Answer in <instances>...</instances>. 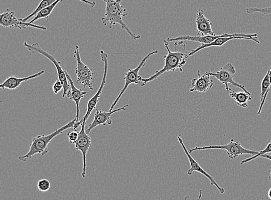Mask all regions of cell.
Returning a JSON list of instances; mask_svg holds the SVG:
<instances>
[{
  "instance_id": "cell-5",
  "label": "cell",
  "mask_w": 271,
  "mask_h": 200,
  "mask_svg": "<svg viewBox=\"0 0 271 200\" xmlns=\"http://www.w3.org/2000/svg\"><path fill=\"white\" fill-rule=\"evenodd\" d=\"M158 54H159V51L158 50L150 53V54L145 56L142 60V61L140 63L139 66L136 68L135 69L132 70L128 69V72L125 73L124 78L125 84L123 88L121 90L119 96H117L116 100L113 102V103L111 105V107H110L109 109V111L113 110V108L116 106V105L117 104L118 102H119L120 98L123 96V94L126 91L129 85L137 84L141 87L145 86L144 83L142 81L143 77L139 75V72L143 67L146 65L147 60L151 58L152 55Z\"/></svg>"
},
{
  "instance_id": "cell-8",
  "label": "cell",
  "mask_w": 271,
  "mask_h": 200,
  "mask_svg": "<svg viewBox=\"0 0 271 200\" xmlns=\"http://www.w3.org/2000/svg\"><path fill=\"white\" fill-rule=\"evenodd\" d=\"M234 39H243V40H249L254 41L255 43L258 44H260L258 38L257 34H245V33H235L231 34V35H228V34H224V35H221V36L218 39H216L212 43L208 44L200 45L196 50H194L192 51L189 52L188 56H187V59L196 54V53L200 51L203 50L204 48L209 47H220L223 45L226 44L228 41Z\"/></svg>"
},
{
  "instance_id": "cell-29",
  "label": "cell",
  "mask_w": 271,
  "mask_h": 200,
  "mask_svg": "<svg viewBox=\"0 0 271 200\" xmlns=\"http://www.w3.org/2000/svg\"><path fill=\"white\" fill-rule=\"evenodd\" d=\"M202 192H203V190H202V189H201L200 190L199 195H198V197L196 200H201V199L202 195ZM184 200H192V199H191L189 196H186V197H185Z\"/></svg>"
},
{
  "instance_id": "cell-3",
  "label": "cell",
  "mask_w": 271,
  "mask_h": 200,
  "mask_svg": "<svg viewBox=\"0 0 271 200\" xmlns=\"http://www.w3.org/2000/svg\"><path fill=\"white\" fill-rule=\"evenodd\" d=\"M123 0H104L105 3L104 17L101 19L102 24L109 28L116 24H119L122 29L126 32L133 40L140 39L141 36L133 33L123 22V18L127 16V11L121 3Z\"/></svg>"
},
{
  "instance_id": "cell-2",
  "label": "cell",
  "mask_w": 271,
  "mask_h": 200,
  "mask_svg": "<svg viewBox=\"0 0 271 200\" xmlns=\"http://www.w3.org/2000/svg\"><path fill=\"white\" fill-rule=\"evenodd\" d=\"M82 118L78 122H76L75 118L50 134L38 135L37 137H34L31 144H30V148L28 153L26 154L25 155L19 156L18 157L19 160L24 162L28 161L29 160L31 159L36 154H40L42 156H45V154L48 153V146L49 143L51 142L53 138L56 136L62 134L64 131L69 129L70 128H73L75 130H76L79 126H82Z\"/></svg>"
},
{
  "instance_id": "cell-24",
  "label": "cell",
  "mask_w": 271,
  "mask_h": 200,
  "mask_svg": "<svg viewBox=\"0 0 271 200\" xmlns=\"http://www.w3.org/2000/svg\"><path fill=\"white\" fill-rule=\"evenodd\" d=\"M246 13L249 14L254 13H261L264 15H271V7L263 8V9H258V8H249L247 9Z\"/></svg>"
},
{
  "instance_id": "cell-15",
  "label": "cell",
  "mask_w": 271,
  "mask_h": 200,
  "mask_svg": "<svg viewBox=\"0 0 271 200\" xmlns=\"http://www.w3.org/2000/svg\"><path fill=\"white\" fill-rule=\"evenodd\" d=\"M198 78L192 80V88L190 89V92H198L205 93L211 89L213 86V81L208 72L203 75H201L200 71H197Z\"/></svg>"
},
{
  "instance_id": "cell-18",
  "label": "cell",
  "mask_w": 271,
  "mask_h": 200,
  "mask_svg": "<svg viewBox=\"0 0 271 200\" xmlns=\"http://www.w3.org/2000/svg\"><path fill=\"white\" fill-rule=\"evenodd\" d=\"M44 73V71H41L35 74L24 78H19L15 76V75H11V76L8 77L2 84L0 85V88L3 89L15 90L18 88L22 84V83L30 80V79L36 78Z\"/></svg>"
},
{
  "instance_id": "cell-14",
  "label": "cell",
  "mask_w": 271,
  "mask_h": 200,
  "mask_svg": "<svg viewBox=\"0 0 271 200\" xmlns=\"http://www.w3.org/2000/svg\"><path fill=\"white\" fill-rule=\"evenodd\" d=\"M128 107V105H125L124 106L122 107L114 110L105 112L102 111L101 109H97L96 112L95 113L94 118L92 123L89 124L88 129L86 131L87 134H89L91 130H93L94 128L98 126H106L108 124L110 125L112 123L110 117L117 112L120 111H125L127 108Z\"/></svg>"
},
{
  "instance_id": "cell-1",
  "label": "cell",
  "mask_w": 271,
  "mask_h": 200,
  "mask_svg": "<svg viewBox=\"0 0 271 200\" xmlns=\"http://www.w3.org/2000/svg\"><path fill=\"white\" fill-rule=\"evenodd\" d=\"M163 43L168 52L167 55L164 57V66L162 69L156 71V73L150 78H143L142 81L145 85L148 82L155 80L166 72L175 71L177 69L183 71L182 67L186 63L187 56L189 53L186 51V45L183 41H177L174 44L175 51L172 52L169 48V41L165 40Z\"/></svg>"
},
{
  "instance_id": "cell-13",
  "label": "cell",
  "mask_w": 271,
  "mask_h": 200,
  "mask_svg": "<svg viewBox=\"0 0 271 200\" xmlns=\"http://www.w3.org/2000/svg\"><path fill=\"white\" fill-rule=\"evenodd\" d=\"M178 139L179 142L180 143V144L182 146L183 150H184L186 155L187 157H188L190 162L191 167L188 171V172H187L188 173V174L189 176L192 175L194 171L200 172L201 173V174L207 177V178L210 180V182H211V185L215 186L217 189H218L221 194H224L225 192L224 188H221L220 186H219L218 183H217L215 179L213 178V177L211 175H209L207 172H206L205 169L202 168L201 166L198 164L195 160H194V158L192 156H191L190 153L189 152V150L187 149L186 146L184 144V143H183L181 134L178 136Z\"/></svg>"
},
{
  "instance_id": "cell-17",
  "label": "cell",
  "mask_w": 271,
  "mask_h": 200,
  "mask_svg": "<svg viewBox=\"0 0 271 200\" xmlns=\"http://www.w3.org/2000/svg\"><path fill=\"white\" fill-rule=\"evenodd\" d=\"M65 72H66V76L71 86V89L69 91H68L67 94V96L68 98H69L70 100H73L76 104V122H78L79 121V119L80 115V102H81L84 96H85L86 94H87V92L83 91V90H82V89H78L77 88H76L74 84V81L73 80H72V79L71 78L69 74H68L66 71H65Z\"/></svg>"
},
{
  "instance_id": "cell-22",
  "label": "cell",
  "mask_w": 271,
  "mask_h": 200,
  "mask_svg": "<svg viewBox=\"0 0 271 200\" xmlns=\"http://www.w3.org/2000/svg\"><path fill=\"white\" fill-rule=\"evenodd\" d=\"M57 0H42L39 4V5L37 7V9L33 11V12L29 15V16L23 19V22L28 23L30 19L36 16V15L40 12L41 10L47 8L49 6L53 5V3L56 2Z\"/></svg>"
},
{
  "instance_id": "cell-25",
  "label": "cell",
  "mask_w": 271,
  "mask_h": 200,
  "mask_svg": "<svg viewBox=\"0 0 271 200\" xmlns=\"http://www.w3.org/2000/svg\"><path fill=\"white\" fill-rule=\"evenodd\" d=\"M51 184L47 179H42L37 183V188L41 192H47L50 189Z\"/></svg>"
},
{
  "instance_id": "cell-21",
  "label": "cell",
  "mask_w": 271,
  "mask_h": 200,
  "mask_svg": "<svg viewBox=\"0 0 271 200\" xmlns=\"http://www.w3.org/2000/svg\"><path fill=\"white\" fill-rule=\"evenodd\" d=\"M62 1L63 0H57V1L53 3L51 6H49L47 8H45V9L40 11V12L34 17L32 21H30L28 23H29L30 24H34V22L39 20L40 19H46V20H47V19L49 18V15H50L52 13L53 10L55 9V8L57 6V5H58L60 2H62Z\"/></svg>"
},
{
  "instance_id": "cell-23",
  "label": "cell",
  "mask_w": 271,
  "mask_h": 200,
  "mask_svg": "<svg viewBox=\"0 0 271 200\" xmlns=\"http://www.w3.org/2000/svg\"><path fill=\"white\" fill-rule=\"evenodd\" d=\"M271 153V142L269 143L267 145L266 148L264 150L259 151V152H258V153L256 154V155L253 156L250 158H246V159L245 160H242L241 161V163H240V164L242 165L243 164L246 163H247V162L253 160L255 159V158H256L257 157H264L267 158V159L271 160V156L269 155V154H267V153Z\"/></svg>"
},
{
  "instance_id": "cell-7",
  "label": "cell",
  "mask_w": 271,
  "mask_h": 200,
  "mask_svg": "<svg viewBox=\"0 0 271 200\" xmlns=\"http://www.w3.org/2000/svg\"><path fill=\"white\" fill-rule=\"evenodd\" d=\"M74 54V56L77 61V66L75 69L76 82L84 86V88H87L91 90H93L92 83L94 80L93 69L87 66L82 61L79 46H76Z\"/></svg>"
},
{
  "instance_id": "cell-11",
  "label": "cell",
  "mask_w": 271,
  "mask_h": 200,
  "mask_svg": "<svg viewBox=\"0 0 271 200\" xmlns=\"http://www.w3.org/2000/svg\"><path fill=\"white\" fill-rule=\"evenodd\" d=\"M100 56L102 61L104 63V72L103 75L102 81L101 82L100 88H99L97 92L94 94V96L89 100L87 104V108L86 114L82 118L83 123H86L87 119L91 114L94 109H96L97 105L98 103L99 99H100L101 94L102 92V90L104 89L106 84V77L108 74V55L104 51H100Z\"/></svg>"
},
{
  "instance_id": "cell-31",
  "label": "cell",
  "mask_w": 271,
  "mask_h": 200,
  "mask_svg": "<svg viewBox=\"0 0 271 200\" xmlns=\"http://www.w3.org/2000/svg\"><path fill=\"white\" fill-rule=\"evenodd\" d=\"M268 172L269 173V180L271 181V167L269 168Z\"/></svg>"
},
{
  "instance_id": "cell-28",
  "label": "cell",
  "mask_w": 271,
  "mask_h": 200,
  "mask_svg": "<svg viewBox=\"0 0 271 200\" xmlns=\"http://www.w3.org/2000/svg\"><path fill=\"white\" fill-rule=\"evenodd\" d=\"M79 1L82 2L85 4H87V5H89L92 8L94 7L95 5H96V3H95V2H91L89 1V0H79Z\"/></svg>"
},
{
  "instance_id": "cell-12",
  "label": "cell",
  "mask_w": 271,
  "mask_h": 200,
  "mask_svg": "<svg viewBox=\"0 0 271 200\" xmlns=\"http://www.w3.org/2000/svg\"><path fill=\"white\" fill-rule=\"evenodd\" d=\"M86 123H83L81 129L79 132L78 138L74 144L75 149L81 151L83 157V169L82 176L86 178L87 167V153L91 145V138L89 134L86 133L85 126Z\"/></svg>"
},
{
  "instance_id": "cell-4",
  "label": "cell",
  "mask_w": 271,
  "mask_h": 200,
  "mask_svg": "<svg viewBox=\"0 0 271 200\" xmlns=\"http://www.w3.org/2000/svg\"><path fill=\"white\" fill-rule=\"evenodd\" d=\"M24 46L28 49L29 51L32 52L33 54H40L44 56V57L48 59L53 63V65L56 67L59 80L62 83L63 86V93L62 97H65V96H66L68 91H69L71 89V86L66 76V72L62 69V67L60 66L61 62L57 61L54 56H53L51 54H49V53L45 51L41 47L39 43H36L32 45H30L25 41L24 43Z\"/></svg>"
},
{
  "instance_id": "cell-10",
  "label": "cell",
  "mask_w": 271,
  "mask_h": 200,
  "mask_svg": "<svg viewBox=\"0 0 271 200\" xmlns=\"http://www.w3.org/2000/svg\"><path fill=\"white\" fill-rule=\"evenodd\" d=\"M0 25L3 27L11 29H26L27 28H33L43 30H47L44 26H38L34 24H30L29 23L23 22V19H18L15 16L14 11L7 9L0 15Z\"/></svg>"
},
{
  "instance_id": "cell-19",
  "label": "cell",
  "mask_w": 271,
  "mask_h": 200,
  "mask_svg": "<svg viewBox=\"0 0 271 200\" xmlns=\"http://www.w3.org/2000/svg\"><path fill=\"white\" fill-rule=\"evenodd\" d=\"M232 99L234 100L236 104L239 107L246 108L248 107L247 102L252 100L251 94L247 93L245 92L236 93L234 91H231L229 94Z\"/></svg>"
},
{
  "instance_id": "cell-20",
  "label": "cell",
  "mask_w": 271,
  "mask_h": 200,
  "mask_svg": "<svg viewBox=\"0 0 271 200\" xmlns=\"http://www.w3.org/2000/svg\"><path fill=\"white\" fill-rule=\"evenodd\" d=\"M269 71L268 70L264 79H262L261 82V92L260 94L261 97V104L259 106L257 114L260 115L262 111L263 105H264L267 95L270 91L269 87Z\"/></svg>"
},
{
  "instance_id": "cell-16",
  "label": "cell",
  "mask_w": 271,
  "mask_h": 200,
  "mask_svg": "<svg viewBox=\"0 0 271 200\" xmlns=\"http://www.w3.org/2000/svg\"><path fill=\"white\" fill-rule=\"evenodd\" d=\"M196 24L198 36H216L212 28V24L205 17L203 10L197 11Z\"/></svg>"
},
{
  "instance_id": "cell-9",
  "label": "cell",
  "mask_w": 271,
  "mask_h": 200,
  "mask_svg": "<svg viewBox=\"0 0 271 200\" xmlns=\"http://www.w3.org/2000/svg\"><path fill=\"white\" fill-rule=\"evenodd\" d=\"M208 73L211 76L214 77L217 80L220 82L221 84L225 85L226 91H232V89L229 88L228 84L237 87L243 90L247 93L251 94L245 89V86L240 85L235 82L234 80V76L236 73L235 67L231 63H227L226 65L221 67L220 69L216 72V73H212L208 72Z\"/></svg>"
},
{
  "instance_id": "cell-26",
  "label": "cell",
  "mask_w": 271,
  "mask_h": 200,
  "mask_svg": "<svg viewBox=\"0 0 271 200\" xmlns=\"http://www.w3.org/2000/svg\"><path fill=\"white\" fill-rule=\"evenodd\" d=\"M78 135L79 132H77L76 130L68 132L67 134L68 141H69L71 143H74V144L75 142L77 141Z\"/></svg>"
},
{
  "instance_id": "cell-30",
  "label": "cell",
  "mask_w": 271,
  "mask_h": 200,
  "mask_svg": "<svg viewBox=\"0 0 271 200\" xmlns=\"http://www.w3.org/2000/svg\"><path fill=\"white\" fill-rule=\"evenodd\" d=\"M268 197L269 198V199H271V188H270L269 190H268Z\"/></svg>"
},
{
  "instance_id": "cell-6",
  "label": "cell",
  "mask_w": 271,
  "mask_h": 200,
  "mask_svg": "<svg viewBox=\"0 0 271 200\" xmlns=\"http://www.w3.org/2000/svg\"><path fill=\"white\" fill-rule=\"evenodd\" d=\"M224 149L227 151V156L231 159L242 155V154H248L255 156L258 153V152L254 150H251L243 148L241 143L239 142L234 141V139H231L230 142L224 145H212L207 146L196 147L195 148L189 149V152L192 153L194 151L207 150V149Z\"/></svg>"
},
{
  "instance_id": "cell-27",
  "label": "cell",
  "mask_w": 271,
  "mask_h": 200,
  "mask_svg": "<svg viewBox=\"0 0 271 200\" xmlns=\"http://www.w3.org/2000/svg\"><path fill=\"white\" fill-rule=\"evenodd\" d=\"M62 89H63L62 83L60 80L56 81L53 85V93L56 94H58Z\"/></svg>"
}]
</instances>
